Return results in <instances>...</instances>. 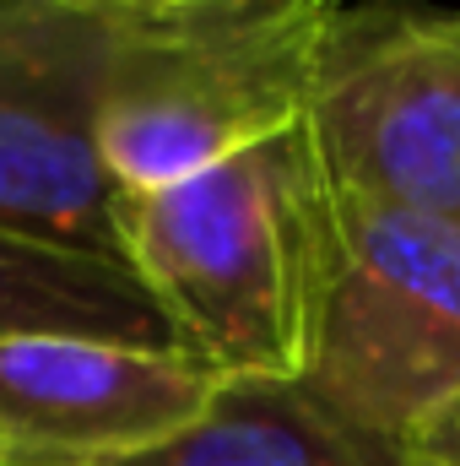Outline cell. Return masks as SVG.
Returning <instances> with one entry per match:
<instances>
[{
	"instance_id": "1",
	"label": "cell",
	"mask_w": 460,
	"mask_h": 466,
	"mask_svg": "<svg viewBox=\"0 0 460 466\" xmlns=\"http://www.w3.org/2000/svg\"><path fill=\"white\" fill-rule=\"evenodd\" d=\"M115 233L179 352L228 380L309 374L342 255V196L309 125L179 185L119 196Z\"/></svg>"
},
{
	"instance_id": "2",
	"label": "cell",
	"mask_w": 460,
	"mask_h": 466,
	"mask_svg": "<svg viewBox=\"0 0 460 466\" xmlns=\"http://www.w3.org/2000/svg\"><path fill=\"white\" fill-rule=\"evenodd\" d=\"M342 0H104L98 147L146 196L287 136Z\"/></svg>"
},
{
	"instance_id": "3",
	"label": "cell",
	"mask_w": 460,
	"mask_h": 466,
	"mask_svg": "<svg viewBox=\"0 0 460 466\" xmlns=\"http://www.w3.org/2000/svg\"><path fill=\"white\" fill-rule=\"evenodd\" d=\"M304 125L346 196L460 223V11L336 5Z\"/></svg>"
},
{
	"instance_id": "4",
	"label": "cell",
	"mask_w": 460,
	"mask_h": 466,
	"mask_svg": "<svg viewBox=\"0 0 460 466\" xmlns=\"http://www.w3.org/2000/svg\"><path fill=\"white\" fill-rule=\"evenodd\" d=\"M336 196L342 255L304 380L401 440L460 385V223Z\"/></svg>"
},
{
	"instance_id": "5",
	"label": "cell",
	"mask_w": 460,
	"mask_h": 466,
	"mask_svg": "<svg viewBox=\"0 0 460 466\" xmlns=\"http://www.w3.org/2000/svg\"><path fill=\"white\" fill-rule=\"evenodd\" d=\"M98 98L104 0H0V228L119 260Z\"/></svg>"
},
{
	"instance_id": "6",
	"label": "cell",
	"mask_w": 460,
	"mask_h": 466,
	"mask_svg": "<svg viewBox=\"0 0 460 466\" xmlns=\"http://www.w3.org/2000/svg\"><path fill=\"white\" fill-rule=\"evenodd\" d=\"M223 374L179 348L82 337L0 342V440L16 461L98 466L190 429Z\"/></svg>"
},
{
	"instance_id": "7",
	"label": "cell",
	"mask_w": 460,
	"mask_h": 466,
	"mask_svg": "<svg viewBox=\"0 0 460 466\" xmlns=\"http://www.w3.org/2000/svg\"><path fill=\"white\" fill-rule=\"evenodd\" d=\"M98 466H406V456L395 434L346 418L309 380L223 374L190 429Z\"/></svg>"
},
{
	"instance_id": "8",
	"label": "cell",
	"mask_w": 460,
	"mask_h": 466,
	"mask_svg": "<svg viewBox=\"0 0 460 466\" xmlns=\"http://www.w3.org/2000/svg\"><path fill=\"white\" fill-rule=\"evenodd\" d=\"M16 337L174 348L168 320L125 260L0 228V342Z\"/></svg>"
},
{
	"instance_id": "9",
	"label": "cell",
	"mask_w": 460,
	"mask_h": 466,
	"mask_svg": "<svg viewBox=\"0 0 460 466\" xmlns=\"http://www.w3.org/2000/svg\"><path fill=\"white\" fill-rule=\"evenodd\" d=\"M406 466H460V385L401 434Z\"/></svg>"
},
{
	"instance_id": "10",
	"label": "cell",
	"mask_w": 460,
	"mask_h": 466,
	"mask_svg": "<svg viewBox=\"0 0 460 466\" xmlns=\"http://www.w3.org/2000/svg\"><path fill=\"white\" fill-rule=\"evenodd\" d=\"M0 466H11V445L5 440H0Z\"/></svg>"
},
{
	"instance_id": "11",
	"label": "cell",
	"mask_w": 460,
	"mask_h": 466,
	"mask_svg": "<svg viewBox=\"0 0 460 466\" xmlns=\"http://www.w3.org/2000/svg\"><path fill=\"white\" fill-rule=\"evenodd\" d=\"M11 466H44V461H16V456H11Z\"/></svg>"
}]
</instances>
